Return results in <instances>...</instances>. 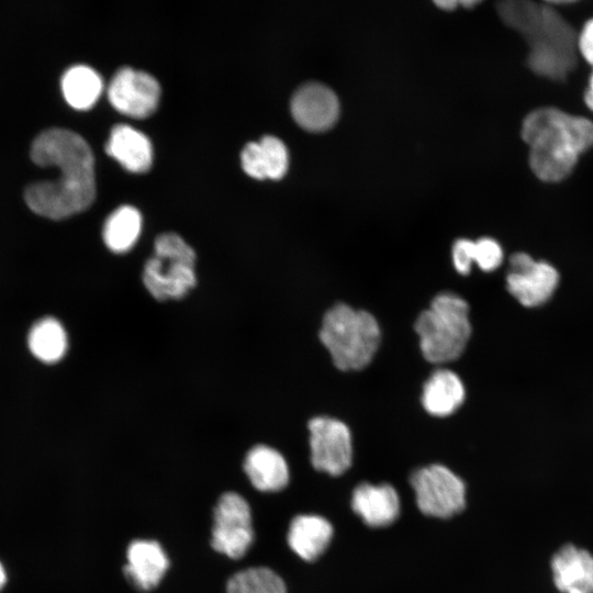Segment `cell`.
<instances>
[{"label":"cell","instance_id":"1","mask_svg":"<svg viewBox=\"0 0 593 593\" xmlns=\"http://www.w3.org/2000/svg\"><path fill=\"white\" fill-rule=\"evenodd\" d=\"M31 158L40 166H56L57 179L30 184L29 208L38 215L60 220L87 209L96 195L94 158L87 141L76 132L53 127L33 142Z\"/></svg>","mask_w":593,"mask_h":593},{"label":"cell","instance_id":"2","mask_svg":"<svg viewBox=\"0 0 593 593\" xmlns=\"http://www.w3.org/2000/svg\"><path fill=\"white\" fill-rule=\"evenodd\" d=\"M502 20L517 31L528 47L527 65L541 77L564 80L577 66L572 25L549 3L511 0L497 4Z\"/></svg>","mask_w":593,"mask_h":593},{"label":"cell","instance_id":"3","mask_svg":"<svg viewBox=\"0 0 593 593\" xmlns=\"http://www.w3.org/2000/svg\"><path fill=\"white\" fill-rule=\"evenodd\" d=\"M522 137L535 176L557 182L567 178L579 157L593 146V121L557 108H538L525 116Z\"/></svg>","mask_w":593,"mask_h":593},{"label":"cell","instance_id":"4","mask_svg":"<svg viewBox=\"0 0 593 593\" xmlns=\"http://www.w3.org/2000/svg\"><path fill=\"white\" fill-rule=\"evenodd\" d=\"M320 339L336 368L360 370L373 358L380 344V327L373 315L338 303L324 315Z\"/></svg>","mask_w":593,"mask_h":593},{"label":"cell","instance_id":"5","mask_svg":"<svg viewBox=\"0 0 593 593\" xmlns=\"http://www.w3.org/2000/svg\"><path fill=\"white\" fill-rule=\"evenodd\" d=\"M414 327L427 361H452L463 353L471 335L468 303L458 294L441 292L418 315Z\"/></svg>","mask_w":593,"mask_h":593},{"label":"cell","instance_id":"6","mask_svg":"<svg viewBox=\"0 0 593 593\" xmlns=\"http://www.w3.org/2000/svg\"><path fill=\"white\" fill-rule=\"evenodd\" d=\"M154 249L144 266V286L159 301L183 298L197 283L194 250L172 232L158 235Z\"/></svg>","mask_w":593,"mask_h":593},{"label":"cell","instance_id":"7","mask_svg":"<svg viewBox=\"0 0 593 593\" xmlns=\"http://www.w3.org/2000/svg\"><path fill=\"white\" fill-rule=\"evenodd\" d=\"M410 482L416 504L425 515L448 518L465 508V483L445 466L421 468L412 473Z\"/></svg>","mask_w":593,"mask_h":593},{"label":"cell","instance_id":"8","mask_svg":"<svg viewBox=\"0 0 593 593\" xmlns=\"http://www.w3.org/2000/svg\"><path fill=\"white\" fill-rule=\"evenodd\" d=\"M212 548L231 559H239L248 551L254 532L247 501L236 492L223 493L213 512Z\"/></svg>","mask_w":593,"mask_h":593},{"label":"cell","instance_id":"9","mask_svg":"<svg viewBox=\"0 0 593 593\" xmlns=\"http://www.w3.org/2000/svg\"><path fill=\"white\" fill-rule=\"evenodd\" d=\"M313 467L332 475L344 473L351 465L350 430L339 419L317 416L309 422Z\"/></svg>","mask_w":593,"mask_h":593},{"label":"cell","instance_id":"10","mask_svg":"<svg viewBox=\"0 0 593 593\" xmlns=\"http://www.w3.org/2000/svg\"><path fill=\"white\" fill-rule=\"evenodd\" d=\"M558 283L559 273L549 262L535 260L526 253L511 256L506 287L522 305L534 307L544 304Z\"/></svg>","mask_w":593,"mask_h":593},{"label":"cell","instance_id":"11","mask_svg":"<svg viewBox=\"0 0 593 593\" xmlns=\"http://www.w3.org/2000/svg\"><path fill=\"white\" fill-rule=\"evenodd\" d=\"M109 101L120 112L144 118L156 109L160 86L150 74L125 66L116 70L108 88Z\"/></svg>","mask_w":593,"mask_h":593},{"label":"cell","instance_id":"12","mask_svg":"<svg viewBox=\"0 0 593 593\" xmlns=\"http://www.w3.org/2000/svg\"><path fill=\"white\" fill-rule=\"evenodd\" d=\"M290 108L295 122L310 132L328 130L335 124L339 113L336 94L318 82L301 86L294 92Z\"/></svg>","mask_w":593,"mask_h":593},{"label":"cell","instance_id":"13","mask_svg":"<svg viewBox=\"0 0 593 593\" xmlns=\"http://www.w3.org/2000/svg\"><path fill=\"white\" fill-rule=\"evenodd\" d=\"M126 564L123 573L137 590L150 591L163 580L169 568V559L155 540L136 539L126 550Z\"/></svg>","mask_w":593,"mask_h":593},{"label":"cell","instance_id":"14","mask_svg":"<svg viewBox=\"0 0 593 593\" xmlns=\"http://www.w3.org/2000/svg\"><path fill=\"white\" fill-rule=\"evenodd\" d=\"M553 582L562 593H593V555L573 545L552 557Z\"/></svg>","mask_w":593,"mask_h":593},{"label":"cell","instance_id":"15","mask_svg":"<svg viewBox=\"0 0 593 593\" xmlns=\"http://www.w3.org/2000/svg\"><path fill=\"white\" fill-rule=\"evenodd\" d=\"M351 508L370 527H384L400 513V499L390 484H359L353 492Z\"/></svg>","mask_w":593,"mask_h":593},{"label":"cell","instance_id":"16","mask_svg":"<svg viewBox=\"0 0 593 593\" xmlns=\"http://www.w3.org/2000/svg\"><path fill=\"white\" fill-rule=\"evenodd\" d=\"M105 150L134 172L146 171L153 163L150 139L128 124L119 123L112 127Z\"/></svg>","mask_w":593,"mask_h":593},{"label":"cell","instance_id":"17","mask_svg":"<svg viewBox=\"0 0 593 593\" xmlns=\"http://www.w3.org/2000/svg\"><path fill=\"white\" fill-rule=\"evenodd\" d=\"M244 471L250 483L261 492L280 491L289 481V469L283 456L266 445H257L247 452Z\"/></svg>","mask_w":593,"mask_h":593},{"label":"cell","instance_id":"18","mask_svg":"<svg viewBox=\"0 0 593 593\" xmlns=\"http://www.w3.org/2000/svg\"><path fill=\"white\" fill-rule=\"evenodd\" d=\"M333 537V527L324 517L299 515L288 530V544L301 559L313 561L327 548Z\"/></svg>","mask_w":593,"mask_h":593},{"label":"cell","instance_id":"19","mask_svg":"<svg viewBox=\"0 0 593 593\" xmlns=\"http://www.w3.org/2000/svg\"><path fill=\"white\" fill-rule=\"evenodd\" d=\"M463 400V384L460 378L448 369L434 371L424 384L422 404L430 415L438 417L450 415Z\"/></svg>","mask_w":593,"mask_h":593},{"label":"cell","instance_id":"20","mask_svg":"<svg viewBox=\"0 0 593 593\" xmlns=\"http://www.w3.org/2000/svg\"><path fill=\"white\" fill-rule=\"evenodd\" d=\"M452 261L460 275H468L472 262L483 271H493L503 261V250L491 237H481L475 242L460 238L452 246Z\"/></svg>","mask_w":593,"mask_h":593},{"label":"cell","instance_id":"21","mask_svg":"<svg viewBox=\"0 0 593 593\" xmlns=\"http://www.w3.org/2000/svg\"><path fill=\"white\" fill-rule=\"evenodd\" d=\"M102 88V77L96 69L87 65H74L61 77L64 97L76 109L83 110L93 105Z\"/></svg>","mask_w":593,"mask_h":593},{"label":"cell","instance_id":"22","mask_svg":"<svg viewBox=\"0 0 593 593\" xmlns=\"http://www.w3.org/2000/svg\"><path fill=\"white\" fill-rule=\"evenodd\" d=\"M27 344L35 358L46 363H54L66 354L67 334L58 320L47 316L32 326Z\"/></svg>","mask_w":593,"mask_h":593},{"label":"cell","instance_id":"23","mask_svg":"<svg viewBox=\"0 0 593 593\" xmlns=\"http://www.w3.org/2000/svg\"><path fill=\"white\" fill-rule=\"evenodd\" d=\"M142 227V215L132 205H121L105 220L103 240L114 253H125L136 243Z\"/></svg>","mask_w":593,"mask_h":593},{"label":"cell","instance_id":"24","mask_svg":"<svg viewBox=\"0 0 593 593\" xmlns=\"http://www.w3.org/2000/svg\"><path fill=\"white\" fill-rule=\"evenodd\" d=\"M226 593H287V589L273 570L254 567L233 574L226 583Z\"/></svg>","mask_w":593,"mask_h":593},{"label":"cell","instance_id":"25","mask_svg":"<svg viewBox=\"0 0 593 593\" xmlns=\"http://www.w3.org/2000/svg\"><path fill=\"white\" fill-rule=\"evenodd\" d=\"M259 145L266 170V177L271 179L282 178L288 169L289 154L284 143L272 135L260 138Z\"/></svg>","mask_w":593,"mask_h":593},{"label":"cell","instance_id":"26","mask_svg":"<svg viewBox=\"0 0 593 593\" xmlns=\"http://www.w3.org/2000/svg\"><path fill=\"white\" fill-rule=\"evenodd\" d=\"M240 160L246 174L257 179L267 178L259 142L247 143L242 149Z\"/></svg>","mask_w":593,"mask_h":593},{"label":"cell","instance_id":"27","mask_svg":"<svg viewBox=\"0 0 593 593\" xmlns=\"http://www.w3.org/2000/svg\"><path fill=\"white\" fill-rule=\"evenodd\" d=\"M578 53L593 67V18L589 19L577 37Z\"/></svg>","mask_w":593,"mask_h":593},{"label":"cell","instance_id":"28","mask_svg":"<svg viewBox=\"0 0 593 593\" xmlns=\"http://www.w3.org/2000/svg\"><path fill=\"white\" fill-rule=\"evenodd\" d=\"M584 102L588 108L593 112V71L589 77L588 86L584 91Z\"/></svg>","mask_w":593,"mask_h":593},{"label":"cell","instance_id":"29","mask_svg":"<svg viewBox=\"0 0 593 593\" xmlns=\"http://www.w3.org/2000/svg\"><path fill=\"white\" fill-rule=\"evenodd\" d=\"M458 3H459L458 1H436V4L438 7L446 10L454 9Z\"/></svg>","mask_w":593,"mask_h":593},{"label":"cell","instance_id":"30","mask_svg":"<svg viewBox=\"0 0 593 593\" xmlns=\"http://www.w3.org/2000/svg\"><path fill=\"white\" fill-rule=\"evenodd\" d=\"M7 580L5 571L3 566L0 562V590L3 588Z\"/></svg>","mask_w":593,"mask_h":593},{"label":"cell","instance_id":"31","mask_svg":"<svg viewBox=\"0 0 593 593\" xmlns=\"http://www.w3.org/2000/svg\"><path fill=\"white\" fill-rule=\"evenodd\" d=\"M460 3H462L465 7H472V5L477 4L478 1H474V0H472V1H462Z\"/></svg>","mask_w":593,"mask_h":593}]
</instances>
